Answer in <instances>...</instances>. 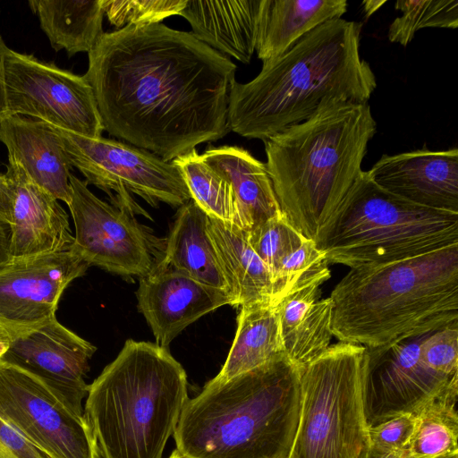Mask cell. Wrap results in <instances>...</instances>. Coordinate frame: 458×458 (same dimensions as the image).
Masks as SVG:
<instances>
[{"label": "cell", "instance_id": "obj_1", "mask_svg": "<svg viewBox=\"0 0 458 458\" xmlns=\"http://www.w3.org/2000/svg\"><path fill=\"white\" fill-rule=\"evenodd\" d=\"M83 75L104 130L170 162L229 130L235 64L163 23L104 32Z\"/></svg>", "mask_w": 458, "mask_h": 458}, {"label": "cell", "instance_id": "obj_2", "mask_svg": "<svg viewBox=\"0 0 458 458\" xmlns=\"http://www.w3.org/2000/svg\"><path fill=\"white\" fill-rule=\"evenodd\" d=\"M362 24L343 18L316 28L247 83L234 81L230 130L265 140L340 103H368L376 76L360 54Z\"/></svg>", "mask_w": 458, "mask_h": 458}, {"label": "cell", "instance_id": "obj_3", "mask_svg": "<svg viewBox=\"0 0 458 458\" xmlns=\"http://www.w3.org/2000/svg\"><path fill=\"white\" fill-rule=\"evenodd\" d=\"M300 369L279 355L188 399L173 434L191 458H288L299 423Z\"/></svg>", "mask_w": 458, "mask_h": 458}, {"label": "cell", "instance_id": "obj_4", "mask_svg": "<svg viewBox=\"0 0 458 458\" xmlns=\"http://www.w3.org/2000/svg\"><path fill=\"white\" fill-rule=\"evenodd\" d=\"M329 297L333 335L368 349L458 323V243L351 268Z\"/></svg>", "mask_w": 458, "mask_h": 458}, {"label": "cell", "instance_id": "obj_5", "mask_svg": "<svg viewBox=\"0 0 458 458\" xmlns=\"http://www.w3.org/2000/svg\"><path fill=\"white\" fill-rule=\"evenodd\" d=\"M377 123L368 103H340L264 140L287 222L314 242L362 172Z\"/></svg>", "mask_w": 458, "mask_h": 458}, {"label": "cell", "instance_id": "obj_6", "mask_svg": "<svg viewBox=\"0 0 458 458\" xmlns=\"http://www.w3.org/2000/svg\"><path fill=\"white\" fill-rule=\"evenodd\" d=\"M188 399L186 372L168 350L129 339L89 385L84 415L102 458H162Z\"/></svg>", "mask_w": 458, "mask_h": 458}, {"label": "cell", "instance_id": "obj_7", "mask_svg": "<svg viewBox=\"0 0 458 458\" xmlns=\"http://www.w3.org/2000/svg\"><path fill=\"white\" fill-rule=\"evenodd\" d=\"M315 243L328 264L388 263L457 244L458 214L399 198L362 171Z\"/></svg>", "mask_w": 458, "mask_h": 458}, {"label": "cell", "instance_id": "obj_8", "mask_svg": "<svg viewBox=\"0 0 458 458\" xmlns=\"http://www.w3.org/2000/svg\"><path fill=\"white\" fill-rule=\"evenodd\" d=\"M367 356L366 347L338 342L300 369V417L288 458H368Z\"/></svg>", "mask_w": 458, "mask_h": 458}, {"label": "cell", "instance_id": "obj_9", "mask_svg": "<svg viewBox=\"0 0 458 458\" xmlns=\"http://www.w3.org/2000/svg\"><path fill=\"white\" fill-rule=\"evenodd\" d=\"M52 126L71 166L84 175L88 184L106 191L112 204L150 218L131 194L152 207L161 202L181 207L191 199L180 169L172 161L126 142L92 139Z\"/></svg>", "mask_w": 458, "mask_h": 458}, {"label": "cell", "instance_id": "obj_10", "mask_svg": "<svg viewBox=\"0 0 458 458\" xmlns=\"http://www.w3.org/2000/svg\"><path fill=\"white\" fill-rule=\"evenodd\" d=\"M68 208L75 227L70 251L89 267L125 277H144L163 261L165 239L141 225L129 210L107 203L70 174Z\"/></svg>", "mask_w": 458, "mask_h": 458}, {"label": "cell", "instance_id": "obj_11", "mask_svg": "<svg viewBox=\"0 0 458 458\" xmlns=\"http://www.w3.org/2000/svg\"><path fill=\"white\" fill-rule=\"evenodd\" d=\"M6 114L29 116L85 137H102L93 89L84 76L7 47Z\"/></svg>", "mask_w": 458, "mask_h": 458}, {"label": "cell", "instance_id": "obj_12", "mask_svg": "<svg viewBox=\"0 0 458 458\" xmlns=\"http://www.w3.org/2000/svg\"><path fill=\"white\" fill-rule=\"evenodd\" d=\"M0 418L47 458H102L84 414L34 376L1 360Z\"/></svg>", "mask_w": 458, "mask_h": 458}, {"label": "cell", "instance_id": "obj_13", "mask_svg": "<svg viewBox=\"0 0 458 458\" xmlns=\"http://www.w3.org/2000/svg\"><path fill=\"white\" fill-rule=\"evenodd\" d=\"M427 335L367 348L362 403L368 427L403 413L416 415L434 398L458 389V376L441 374L426 361L422 344Z\"/></svg>", "mask_w": 458, "mask_h": 458}, {"label": "cell", "instance_id": "obj_14", "mask_svg": "<svg viewBox=\"0 0 458 458\" xmlns=\"http://www.w3.org/2000/svg\"><path fill=\"white\" fill-rule=\"evenodd\" d=\"M89 267L70 250L13 258L0 267V325L15 333L56 318L63 293Z\"/></svg>", "mask_w": 458, "mask_h": 458}, {"label": "cell", "instance_id": "obj_15", "mask_svg": "<svg viewBox=\"0 0 458 458\" xmlns=\"http://www.w3.org/2000/svg\"><path fill=\"white\" fill-rule=\"evenodd\" d=\"M96 350L95 345L54 318L36 327L13 333L0 360L34 376L72 411L84 414L82 400L89 390L84 377Z\"/></svg>", "mask_w": 458, "mask_h": 458}, {"label": "cell", "instance_id": "obj_16", "mask_svg": "<svg viewBox=\"0 0 458 458\" xmlns=\"http://www.w3.org/2000/svg\"><path fill=\"white\" fill-rule=\"evenodd\" d=\"M136 295L139 310L149 325L156 344L165 348L205 314L224 305L234 306L227 292L162 264L140 278Z\"/></svg>", "mask_w": 458, "mask_h": 458}, {"label": "cell", "instance_id": "obj_17", "mask_svg": "<svg viewBox=\"0 0 458 458\" xmlns=\"http://www.w3.org/2000/svg\"><path fill=\"white\" fill-rule=\"evenodd\" d=\"M383 190L416 205L458 214V148L383 155L366 171Z\"/></svg>", "mask_w": 458, "mask_h": 458}, {"label": "cell", "instance_id": "obj_18", "mask_svg": "<svg viewBox=\"0 0 458 458\" xmlns=\"http://www.w3.org/2000/svg\"><path fill=\"white\" fill-rule=\"evenodd\" d=\"M12 188V257L67 251L74 237L58 200L37 184L15 161L8 160Z\"/></svg>", "mask_w": 458, "mask_h": 458}, {"label": "cell", "instance_id": "obj_19", "mask_svg": "<svg viewBox=\"0 0 458 458\" xmlns=\"http://www.w3.org/2000/svg\"><path fill=\"white\" fill-rule=\"evenodd\" d=\"M0 141L8 150V160L17 162L37 184L69 205L72 166L51 124L6 114L0 122Z\"/></svg>", "mask_w": 458, "mask_h": 458}, {"label": "cell", "instance_id": "obj_20", "mask_svg": "<svg viewBox=\"0 0 458 458\" xmlns=\"http://www.w3.org/2000/svg\"><path fill=\"white\" fill-rule=\"evenodd\" d=\"M330 276L328 272L304 282L276 304L284 354L299 369L330 346L333 302L319 299Z\"/></svg>", "mask_w": 458, "mask_h": 458}, {"label": "cell", "instance_id": "obj_21", "mask_svg": "<svg viewBox=\"0 0 458 458\" xmlns=\"http://www.w3.org/2000/svg\"><path fill=\"white\" fill-rule=\"evenodd\" d=\"M262 0H187L179 15L201 42L249 64L256 49Z\"/></svg>", "mask_w": 458, "mask_h": 458}, {"label": "cell", "instance_id": "obj_22", "mask_svg": "<svg viewBox=\"0 0 458 458\" xmlns=\"http://www.w3.org/2000/svg\"><path fill=\"white\" fill-rule=\"evenodd\" d=\"M346 0H262L256 52L262 62L275 59L320 25L340 19Z\"/></svg>", "mask_w": 458, "mask_h": 458}, {"label": "cell", "instance_id": "obj_23", "mask_svg": "<svg viewBox=\"0 0 458 458\" xmlns=\"http://www.w3.org/2000/svg\"><path fill=\"white\" fill-rule=\"evenodd\" d=\"M201 157L231 183L245 231L283 215L266 164L248 150L236 146H211Z\"/></svg>", "mask_w": 458, "mask_h": 458}, {"label": "cell", "instance_id": "obj_24", "mask_svg": "<svg viewBox=\"0 0 458 458\" xmlns=\"http://www.w3.org/2000/svg\"><path fill=\"white\" fill-rule=\"evenodd\" d=\"M208 229L234 306L273 302L272 275L252 249L248 232L210 216Z\"/></svg>", "mask_w": 458, "mask_h": 458}, {"label": "cell", "instance_id": "obj_25", "mask_svg": "<svg viewBox=\"0 0 458 458\" xmlns=\"http://www.w3.org/2000/svg\"><path fill=\"white\" fill-rule=\"evenodd\" d=\"M208 224V216L192 199L179 207L161 264L229 293Z\"/></svg>", "mask_w": 458, "mask_h": 458}, {"label": "cell", "instance_id": "obj_26", "mask_svg": "<svg viewBox=\"0 0 458 458\" xmlns=\"http://www.w3.org/2000/svg\"><path fill=\"white\" fill-rule=\"evenodd\" d=\"M228 356L212 380L225 382L284 353L277 307L272 301L241 306Z\"/></svg>", "mask_w": 458, "mask_h": 458}, {"label": "cell", "instance_id": "obj_27", "mask_svg": "<svg viewBox=\"0 0 458 458\" xmlns=\"http://www.w3.org/2000/svg\"><path fill=\"white\" fill-rule=\"evenodd\" d=\"M29 5L52 47L69 56L89 53L104 33L101 0H30Z\"/></svg>", "mask_w": 458, "mask_h": 458}, {"label": "cell", "instance_id": "obj_28", "mask_svg": "<svg viewBox=\"0 0 458 458\" xmlns=\"http://www.w3.org/2000/svg\"><path fill=\"white\" fill-rule=\"evenodd\" d=\"M172 162L180 169L191 199L208 216L245 231L231 183L205 163L194 148Z\"/></svg>", "mask_w": 458, "mask_h": 458}, {"label": "cell", "instance_id": "obj_29", "mask_svg": "<svg viewBox=\"0 0 458 458\" xmlns=\"http://www.w3.org/2000/svg\"><path fill=\"white\" fill-rule=\"evenodd\" d=\"M458 389L428 403L416 415L407 449L413 458H433L458 453Z\"/></svg>", "mask_w": 458, "mask_h": 458}, {"label": "cell", "instance_id": "obj_30", "mask_svg": "<svg viewBox=\"0 0 458 458\" xmlns=\"http://www.w3.org/2000/svg\"><path fill=\"white\" fill-rule=\"evenodd\" d=\"M394 8L402 14L391 22L387 38L403 47L421 29L458 27V0H399Z\"/></svg>", "mask_w": 458, "mask_h": 458}, {"label": "cell", "instance_id": "obj_31", "mask_svg": "<svg viewBox=\"0 0 458 458\" xmlns=\"http://www.w3.org/2000/svg\"><path fill=\"white\" fill-rule=\"evenodd\" d=\"M328 271L324 253L313 241L305 239L281 261L273 278V302L276 305L300 284Z\"/></svg>", "mask_w": 458, "mask_h": 458}, {"label": "cell", "instance_id": "obj_32", "mask_svg": "<svg viewBox=\"0 0 458 458\" xmlns=\"http://www.w3.org/2000/svg\"><path fill=\"white\" fill-rule=\"evenodd\" d=\"M249 242L269 269L272 278L281 261L306 239L283 215L270 218L248 232Z\"/></svg>", "mask_w": 458, "mask_h": 458}, {"label": "cell", "instance_id": "obj_33", "mask_svg": "<svg viewBox=\"0 0 458 458\" xmlns=\"http://www.w3.org/2000/svg\"><path fill=\"white\" fill-rule=\"evenodd\" d=\"M187 0H101L109 22L122 29L160 23L164 19L179 14Z\"/></svg>", "mask_w": 458, "mask_h": 458}, {"label": "cell", "instance_id": "obj_34", "mask_svg": "<svg viewBox=\"0 0 458 458\" xmlns=\"http://www.w3.org/2000/svg\"><path fill=\"white\" fill-rule=\"evenodd\" d=\"M415 425V415L403 413L369 427L370 448L380 452L407 450Z\"/></svg>", "mask_w": 458, "mask_h": 458}, {"label": "cell", "instance_id": "obj_35", "mask_svg": "<svg viewBox=\"0 0 458 458\" xmlns=\"http://www.w3.org/2000/svg\"><path fill=\"white\" fill-rule=\"evenodd\" d=\"M0 458H47L23 436L0 418Z\"/></svg>", "mask_w": 458, "mask_h": 458}, {"label": "cell", "instance_id": "obj_36", "mask_svg": "<svg viewBox=\"0 0 458 458\" xmlns=\"http://www.w3.org/2000/svg\"><path fill=\"white\" fill-rule=\"evenodd\" d=\"M0 222L12 223V188L6 174L0 172Z\"/></svg>", "mask_w": 458, "mask_h": 458}, {"label": "cell", "instance_id": "obj_37", "mask_svg": "<svg viewBox=\"0 0 458 458\" xmlns=\"http://www.w3.org/2000/svg\"><path fill=\"white\" fill-rule=\"evenodd\" d=\"M12 228L9 224L0 222V267L12 259Z\"/></svg>", "mask_w": 458, "mask_h": 458}, {"label": "cell", "instance_id": "obj_38", "mask_svg": "<svg viewBox=\"0 0 458 458\" xmlns=\"http://www.w3.org/2000/svg\"><path fill=\"white\" fill-rule=\"evenodd\" d=\"M7 47L0 37V122L6 115L4 91V55Z\"/></svg>", "mask_w": 458, "mask_h": 458}, {"label": "cell", "instance_id": "obj_39", "mask_svg": "<svg viewBox=\"0 0 458 458\" xmlns=\"http://www.w3.org/2000/svg\"><path fill=\"white\" fill-rule=\"evenodd\" d=\"M386 1L385 0H366L361 3L364 15L366 18H369L374 13H376Z\"/></svg>", "mask_w": 458, "mask_h": 458}, {"label": "cell", "instance_id": "obj_40", "mask_svg": "<svg viewBox=\"0 0 458 458\" xmlns=\"http://www.w3.org/2000/svg\"><path fill=\"white\" fill-rule=\"evenodd\" d=\"M13 332L0 325V360L7 350Z\"/></svg>", "mask_w": 458, "mask_h": 458}, {"label": "cell", "instance_id": "obj_41", "mask_svg": "<svg viewBox=\"0 0 458 458\" xmlns=\"http://www.w3.org/2000/svg\"><path fill=\"white\" fill-rule=\"evenodd\" d=\"M405 452L406 450L380 452L370 448L368 458H403Z\"/></svg>", "mask_w": 458, "mask_h": 458}, {"label": "cell", "instance_id": "obj_42", "mask_svg": "<svg viewBox=\"0 0 458 458\" xmlns=\"http://www.w3.org/2000/svg\"><path fill=\"white\" fill-rule=\"evenodd\" d=\"M403 458H413V457L410 456L408 454L407 450H406ZM433 458H458V453L443 454V455L436 456V457H433Z\"/></svg>", "mask_w": 458, "mask_h": 458}, {"label": "cell", "instance_id": "obj_43", "mask_svg": "<svg viewBox=\"0 0 458 458\" xmlns=\"http://www.w3.org/2000/svg\"><path fill=\"white\" fill-rule=\"evenodd\" d=\"M169 458H191L184 454H182L181 452H179L177 449H174Z\"/></svg>", "mask_w": 458, "mask_h": 458}]
</instances>
